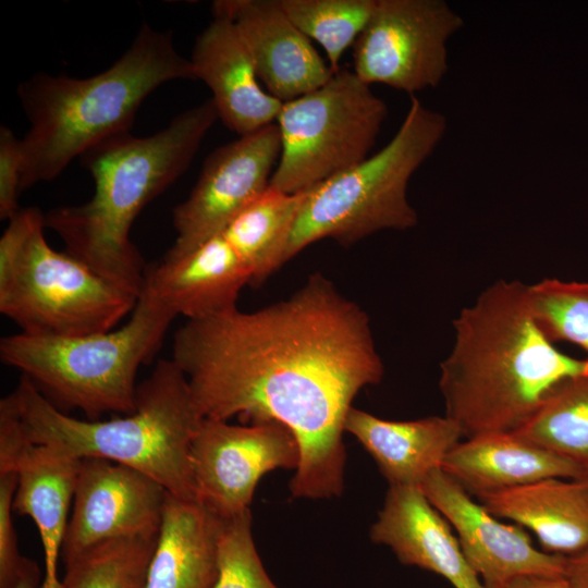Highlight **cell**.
Returning a JSON list of instances; mask_svg holds the SVG:
<instances>
[{
  "mask_svg": "<svg viewBox=\"0 0 588 588\" xmlns=\"http://www.w3.org/2000/svg\"><path fill=\"white\" fill-rule=\"evenodd\" d=\"M204 418L278 421L295 436L301 461L293 498L339 497L352 402L382 380L368 315L321 273L289 298L186 319L171 358Z\"/></svg>",
  "mask_w": 588,
  "mask_h": 588,
  "instance_id": "obj_1",
  "label": "cell"
},
{
  "mask_svg": "<svg viewBox=\"0 0 588 588\" xmlns=\"http://www.w3.org/2000/svg\"><path fill=\"white\" fill-rule=\"evenodd\" d=\"M453 328L439 388L463 438L517 431L559 383L588 372V358L566 355L546 336L519 281L489 285Z\"/></svg>",
  "mask_w": 588,
  "mask_h": 588,
  "instance_id": "obj_2",
  "label": "cell"
},
{
  "mask_svg": "<svg viewBox=\"0 0 588 588\" xmlns=\"http://www.w3.org/2000/svg\"><path fill=\"white\" fill-rule=\"evenodd\" d=\"M218 119L208 99L152 135L124 132L97 144L81 156L95 182L93 197L50 210L46 228L61 237L68 253L138 297L147 267L131 241L132 224L187 170Z\"/></svg>",
  "mask_w": 588,
  "mask_h": 588,
  "instance_id": "obj_3",
  "label": "cell"
},
{
  "mask_svg": "<svg viewBox=\"0 0 588 588\" xmlns=\"http://www.w3.org/2000/svg\"><path fill=\"white\" fill-rule=\"evenodd\" d=\"M196 79L171 32L143 23L124 53L87 78L36 73L16 89L29 130L21 139V191L51 181L102 140L128 132L142 102L159 86Z\"/></svg>",
  "mask_w": 588,
  "mask_h": 588,
  "instance_id": "obj_4",
  "label": "cell"
},
{
  "mask_svg": "<svg viewBox=\"0 0 588 588\" xmlns=\"http://www.w3.org/2000/svg\"><path fill=\"white\" fill-rule=\"evenodd\" d=\"M11 394L23 437L48 455L123 464L150 476L170 494L199 502L191 444L204 417L185 375L172 359L159 360L138 384L132 414L110 420L64 414L25 376Z\"/></svg>",
  "mask_w": 588,
  "mask_h": 588,
  "instance_id": "obj_5",
  "label": "cell"
},
{
  "mask_svg": "<svg viewBox=\"0 0 588 588\" xmlns=\"http://www.w3.org/2000/svg\"><path fill=\"white\" fill-rule=\"evenodd\" d=\"M176 315L142 289L127 322L109 331L74 336L15 333L0 340V358L45 395L88 418L136 409V377Z\"/></svg>",
  "mask_w": 588,
  "mask_h": 588,
  "instance_id": "obj_6",
  "label": "cell"
},
{
  "mask_svg": "<svg viewBox=\"0 0 588 588\" xmlns=\"http://www.w3.org/2000/svg\"><path fill=\"white\" fill-rule=\"evenodd\" d=\"M45 215L20 209L0 238V313L22 333L74 336L114 329L137 296L45 237Z\"/></svg>",
  "mask_w": 588,
  "mask_h": 588,
  "instance_id": "obj_7",
  "label": "cell"
},
{
  "mask_svg": "<svg viewBox=\"0 0 588 588\" xmlns=\"http://www.w3.org/2000/svg\"><path fill=\"white\" fill-rule=\"evenodd\" d=\"M446 128L442 113L411 96L399 130L382 149L306 192L285 261L327 237L351 245L380 231L415 226L418 216L407 198L408 183Z\"/></svg>",
  "mask_w": 588,
  "mask_h": 588,
  "instance_id": "obj_8",
  "label": "cell"
},
{
  "mask_svg": "<svg viewBox=\"0 0 588 588\" xmlns=\"http://www.w3.org/2000/svg\"><path fill=\"white\" fill-rule=\"evenodd\" d=\"M387 115L385 102L350 70L283 102L275 120L281 155L269 186L305 193L364 161Z\"/></svg>",
  "mask_w": 588,
  "mask_h": 588,
  "instance_id": "obj_9",
  "label": "cell"
},
{
  "mask_svg": "<svg viewBox=\"0 0 588 588\" xmlns=\"http://www.w3.org/2000/svg\"><path fill=\"white\" fill-rule=\"evenodd\" d=\"M463 26L444 0H376L354 44L353 72L411 96L436 88L449 71L448 42Z\"/></svg>",
  "mask_w": 588,
  "mask_h": 588,
  "instance_id": "obj_10",
  "label": "cell"
},
{
  "mask_svg": "<svg viewBox=\"0 0 588 588\" xmlns=\"http://www.w3.org/2000/svg\"><path fill=\"white\" fill-rule=\"evenodd\" d=\"M299 461L295 436L278 421L232 425L203 418L191 444L198 501L223 519L249 510L266 473L296 470Z\"/></svg>",
  "mask_w": 588,
  "mask_h": 588,
  "instance_id": "obj_11",
  "label": "cell"
},
{
  "mask_svg": "<svg viewBox=\"0 0 588 588\" xmlns=\"http://www.w3.org/2000/svg\"><path fill=\"white\" fill-rule=\"evenodd\" d=\"M281 155L275 123L218 147L188 197L173 210L175 241L163 258L181 257L220 233L270 185Z\"/></svg>",
  "mask_w": 588,
  "mask_h": 588,
  "instance_id": "obj_12",
  "label": "cell"
},
{
  "mask_svg": "<svg viewBox=\"0 0 588 588\" xmlns=\"http://www.w3.org/2000/svg\"><path fill=\"white\" fill-rule=\"evenodd\" d=\"M167 494L162 485L133 467L98 457L78 460L63 562L107 540L158 538Z\"/></svg>",
  "mask_w": 588,
  "mask_h": 588,
  "instance_id": "obj_13",
  "label": "cell"
},
{
  "mask_svg": "<svg viewBox=\"0 0 588 588\" xmlns=\"http://www.w3.org/2000/svg\"><path fill=\"white\" fill-rule=\"evenodd\" d=\"M419 488L455 530L467 562L487 588H500L520 575H565V556L536 548L523 527L498 520L441 468L429 473Z\"/></svg>",
  "mask_w": 588,
  "mask_h": 588,
  "instance_id": "obj_14",
  "label": "cell"
},
{
  "mask_svg": "<svg viewBox=\"0 0 588 588\" xmlns=\"http://www.w3.org/2000/svg\"><path fill=\"white\" fill-rule=\"evenodd\" d=\"M211 10L234 23L258 78L280 101L310 93L334 74L286 15L280 0H218Z\"/></svg>",
  "mask_w": 588,
  "mask_h": 588,
  "instance_id": "obj_15",
  "label": "cell"
},
{
  "mask_svg": "<svg viewBox=\"0 0 588 588\" xmlns=\"http://www.w3.org/2000/svg\"><path fill=\"white\" fill-rule=\"evenodd\" d=\"M212 15L196 38L189 60L196 79L211 90L219 119L243 136L274 123L283 102L260 87L253 58L234 23Z\"/></svg>",
  "mask_w": 588,
  "mask_h": 588,
  "instance_id": "obj_16",
  "label": "cell"
},
{
  "mask_svg": "<svg viewBox=\"0 0 588 588\" xmlns=\"http://www.w3.org/2000/svg\"><path fill=\"white\" fill-rule=\"evenodd\" d=\"M370 538L388 546L402 564L438 574L454 588H487L467 562L451 525L419 487H389Z\"/></svg>",
  "mask_w": 588,
  "mask_h": 588,
  "instance_id": "obj_17",
  "label": "cell"
},
{
  "mask_svg": "<svg viewBox=\"0 0 588 588\" xmlns=\"http://www.w3.org/2000/svg\"><path fill=\"white\" fill-rule=\"evenodd\" d=\"M77 465L78 460L50 456L24 437L0 450V474L15 471L19 476L13 510L29 516L40 535L45 563L41 588H62L58 559L73 501Z\"/></svg>",
  "mask_w": 588,
  "mask_h": 588,
  "instance_id": "obj_18",
  "label": "cell"
},
{
  "mask_svg": "<svg viewBox=\"0 0 588 588\" xmlns=\"http://www.w3.org/2000/svg\"><path fill=\"white\" fill-rule=\"evenodd\" d=\"M441 469L477 498L548 478H588L576 464L516 432L466 438L449 452Z\"/></svg>",
  "mask_w": 588,
  "mask_h": 588,
  "instance_id": "obj_19",
  "label": "cell"
},
{
  "mask_svg": "<svg viewBox=\"0 0 588 588\" xmlns=\"http://www.w3.org/2000/svg\"><path fill=\"white\" fill-rule=\"evenodd\" d=\"M250 282L248 270L218 233L181 257L147 267L143 287L176 316L194 319L236 307L241 290Z\"/></svg>",
  "mask_w": 588,
  "mask_h": 588,
  "instance_id": "obj_20",
  "label": "cell"
},
{
  "mask_svg": "<svg viewBox=\"0 0 588 588\" xmlns=\"http://www.w3.org/2000/svg\"><path fill=\"white\" fill-rule=\"evenodd\" d=\"M478 499L495 517L532 531L547 553L568 558L588 547V478H548Z\"/></svg>",
  "mask_w": 588,
  "mask_h": 588,
  "instance_id": "obj_21",
  "label": "cell"
},
{
  "mask_svg": "<svg viewBox=\"0 0 588 588\" xmlns=\"http://www.w3.org/2000/svg\"><path fill=\"white\" fill-rule=\"evenodd\" d=\"M344 431L368 451L390 486L419 487L463 438L445 415L394 421L354 407L346 415Z\"/></svg>",
  "mask_w": 588,
  "mask_h": 588,
  "instance_id": "obj_22",
  "label": "cell"
},
{
  "mask_svg": "<svg viewBox=\"0 0 588 588\" xmlns=\"http://www.w3.org/2000/svg\"><path fill=\"white\" fill-rule=\"evenodd\" d=\"M224 519L168 492L145 588H213Z\"/></svg>",
  "mask_w": 588,
  "mask_h": 588,
  "instance_id": "obj_23",
  "label": "cell"
},
{
  "mask_svg": "<svg viewBox=\"0 0 588 588\" xmlns=\"http://www.w3.org/2000/svg\"><path fill=\"white\" fill-rule=\"evenodd\" d=\"M305 193L289 194L268 186L240 210L220 232L258 285L285 264L289 242Z\"/></svg>",
  "mask_w": 588,
  "mask_h": 588,
  "instance_id": "obj_24",
  "label": "cell"
},
{
  "mask_svg": "<svg viewBox=\"0 0 588 588\" xmlns=\"http://www.w3.org/2000/svg\"><path fill=\"white\" fill-rule=\"evenodd\" d=\"M515 432L571 461L588 476V372L559 383Z\"/></svg>",
  "mask_w": 588,
  "mask_h": 588,
  "instance_id": "obj_25",
  "label": "cell"
},
{
  "mask_svg": "<svg viewBox=\"0 0 588 588\" xmlns=\"http://www.w3.org/2000/svg\"><path fill=\"white\" fill-rule=\"evenodd\" d=\"M157 539L119 538L64 562L62 588H145Z\"/></svg>",
  "mask_w": 588,
  "mask_h": 588,
  "instance_id": "obj_26",
  "label": "cell"
},
{
  "mask_svg": "<svg viewBox=\"0 0 588 588\" xmlns=\"http://www.w3.org/2000/svg\"><path fill=\"white\" fill-rule=\"evenodd\" d=\"M294 25L323 48L333 73L370 19L376 0H280Z\"/></svg>",
  "mask_w": 588,
  "mask_h": 588,
  "instance_id": "obj_27",
  "label": "cell"
},
{
  "mask_svg": "<svg viewBox=\"0 0 588 588\" xmlns=\"http://www.w3.org/2000/svg\"><path fill=\"white\" fill-rule=\"evenodd\" d=\"M531 313L551 341H567L588 353V282L543 279L528 284Z\"/></svg>",
  "mask_w": 588,
  "mask_h": 588,
  "instance_id": "obj_28",
  "label": "cell"
},
{
  "mask_svg": "<svg viewBox=\"0 0 588 588\" xmlns=\"http://www.w3.org/2000/svg\"><path fill=\"white\" fill-rule=\"evenodd\" d=\"M218 568L213 588H279L265 571L256 550L250 510L224 519L219 539Z\"/></svg>",
  "mask_w": 588,
  "mask_h": 588,
  "instance_id": "obj_29",
  "label": "cell"
},
{
  "mask_svg": "<svg viewBox=\"0 0 588 588\" xmlns=\"http://www.w3.org/2000/svg\"><path fill=\"white\" fill-rule=\"evenodd\" d=\"M19 482L15 471L0 474V588H11L27 558L20 554L13 523V502Z\"/></svg>",
  "mask_w": 588,
  "mask_h": 588,
  "instance_id": "obj_30",
  "label": "cell"
},
{
  "mask_svg": "<svg viewBox=\"0 0 588 588\" xmlns=\"http://www.w3.org/2000/svg\"><path fill=\"white\" fill-rule=\"evenodd\" d=\"M23 151L21 139L5 125L0 127V218L11 219L19 210Z\"/></svg>",
  "mask_w": 588,
  "mask_h": 588,
  "instance_id": "obj_31",
  "label": "cell"
},
{
  "mask_svg": "<svg viewBox=\"0 0 588 588\" xmlns=\"http://www.w3.org/2000/svg\"><path fill=\"white\" fill-rule=\"evenodd\" d=\"M500 588H573L565 575L527 574L516 576Z\"/></svg>",
  "mask_w": 588,
  "mask_h": 588,
  "instance_id": "obj_32",
  "label": "cell"
},
{
  "mask_svg": "<svg viewBox=\"0 0 588 588\" xmlns=\"http://www.w3.org/2000/svg\"><path fill=\"white\" fill-rule=\"evenodd\" d=\"M565 577L573 588H588V547L566 558Z\"/></svg>",
  "mask_w": 588,
  "mask_h": 588,
  "instance_id": "obj_33",
  "label": "cell"
},
{
  "mask_svg": "<svg viewBox=\"0 0 588 588\" xmlns=\"http://www.w3.org/2000/svg\"><path fill=\"white\" fill-rule=\"evenodd\" d=\"M41 583L42 578L37 563L27 559L23 571L11 588H41Z\"/></svg>",
  "mask_w": 588,
  "mask_h": 588,
  "instance_id": "obj_34",
  "label": "cell"
}]
</instances>
